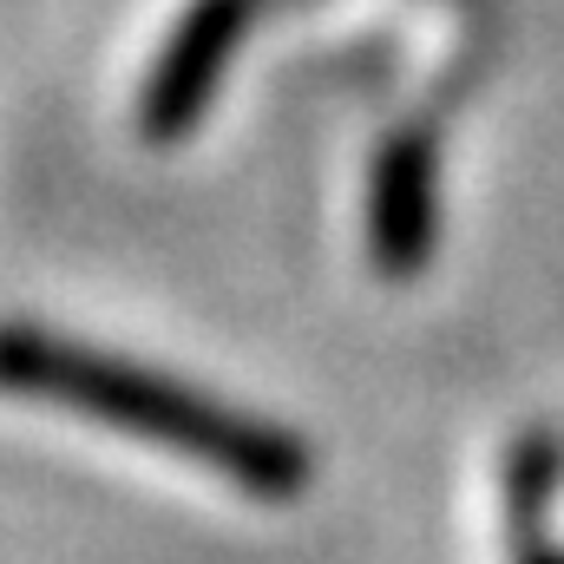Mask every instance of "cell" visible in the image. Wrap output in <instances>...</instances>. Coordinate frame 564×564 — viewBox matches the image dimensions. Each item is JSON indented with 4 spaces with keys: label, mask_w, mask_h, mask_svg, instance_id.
Masks as SVG:
<instances>
[{
    "label": "cell",
    "mask_w": 564,
    "mask_h": 564,
    "mask_svg": "<svg viewBox=\"0 0 564 564\" xmlns=\"http://www.w3.org/2000/svg\"><path fill=\"white\" fill-rule=\"evenodd\" d=\"M368 224H375V263L388 276H414L426 263V250H433V151H426V139H394L381 151Z\"/></svg>",
    "instance_id": "3957f363"
},
{
    "label": "cell",
    "mask_w": 564,
    "mask_h": 564,
    "mask_svg": "<svg viewBox=\"0 0 564 564\" xmlns=\"http://www.w3.org/2000/svg\"><path fill=\"white\" fill-rule=\"evenodd\" d=\"M0 394L53 401L86 421L139 433L151 446H171L184 459H204L210 473H224L230 486L257 499H295L308 486V453L295 433L257 421V414H237L158 368L73 348L40 328H0Z\"/></svg>",
    "instance_id": "6da1fadb"
},
{
    "label": "cell",
    "mask_w": 564,
    "mask_h": 564,
    "mask_svg": "<svg viewBox=\"0 0 564 564\" xmlns=\"http://www.w3.org/2000/svg\"><path fill=\"white\" fill-rule=\"evenodd\" d=\"M250 7L257 0H191L184 7V20L171 26V40L158 53V73H151V86L139 99V132L151 144L184 139L204 119V106L217 99V79H224L237 40L250 26Z\"/></svg>",
    "instance_id": "7a4b0ae2"
}]
</instances>
